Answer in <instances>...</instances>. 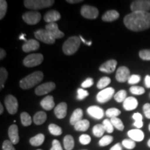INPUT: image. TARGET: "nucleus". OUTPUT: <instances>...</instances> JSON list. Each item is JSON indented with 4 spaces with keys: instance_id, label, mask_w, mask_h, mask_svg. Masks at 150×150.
Wrapping results in <instances>:
<instances>
[{
    "instance_id": "1",
    "label": "nucleus",
    "mask_w": 150,
    "mask_h": 150,
    "mask_svg": "<svg viewBox=\"0 0 150 150\" xmlns=\"http://www.w3.org/2000/svg\"><path fill=\"white\" fill-rule=\"evenodd\" d=\"M124 24L133 31H141L150 28V13L132 12L124 18Z\"/></svg>"
},
{
    "instance_id": "43",
    "label": "nucleus",
    "mask_w": 150,
    "mask_h": 150,
    "mask_svg": "<svg viewBox=\"0 0 150 150\" xmlns=\"http://www.w3.org/2000/svg\"><path fill=\"white\" fill-rule=\"evenodd\" d=\"M122 145L128 149H133L136 147V142L131 139H125L122 141Z\"/></svg>"
},
{
    "instance_id": "15",
    "label": "nucleus",
    "mask_w": 150,
    "mask_h": 150,
    "mask_svg": "<svg viewBox=\"0 0 150 150\" xmlns=\"http://www.w3.org/2000/svg\"><path fill=\"white\" fill-rule=\"evenodd\" d=\"M117 62L115 60L111 59L107 61L99 67V70L102 72L105 73H112L115 71Z\"/></svg>"
},
{
    "instance_id": "42",
    "label": "nucleus",
    "mask_w": 150,
    "mask_h": 150,
    "mask_svg": "<svg viewBox=\"0 0 150 150\" xmlns=\"http://www.w3.org/2000/svg\"><path fill=\"white\" fill-rule=\"evenodd\" d=\"M102 125L104 126V128L105 129V131L108 132V134H110L113 131V126H112L111 122L109 120L106 119L103 121Z\"/></svg>"
},
{
    "instance_id": "32",
    "label": "nucleus",
    "mask_w": 150,
    "mask_h": 150,
    "mask_svg": "<svg viewBox=\"0 0 150 150\" xmlns=\"http://www.w3.org/2000/svg\"><path fill=\"white\" fill-rule=\"evenodd\" d=\"M8 78V72L4 67H1L0 69V89H2L4 87V83Z\"/></svg>"
},
{
    "instance_id": "26",
    "label": "nucleus",
    "mask_w": 150,
    "mask_h": 150,
    "mask_svg": "<svg viewBox=\"0 0 150 150\" xmlns=\"http://www.w3.org/2000/svg\"><path fill=\"white\" fill-rule=\"evenodd\" d=\"M47 114L43 111H38L33 116V122L36 125H42L46 121Z\"/></svg>"
},
{
    "instance_id": "3",
    "label": "nucleus",
    "mask_w": 150,
    "mask_h": 150,
    "mask_svg": "<svg viewBox=\"0 0 150 150\" xmlns=\"http://www.w3.org/2000/svg\"><path fill=\"white\" fill-rule=\"evenodd\" d=\"M81 40L77 36L69 38L63 45V52L66 55H72L76 53L80 47Z\"/></svg>"
},
{
    "instance_id": "48",
    "label": "nucleus",
    "mask_w": 150,
    "mask_h": 150,
    "mask_svg": "<svg viewBox=\"0 0 150 150\" xmlns=\"http://www.w3.org/2000/svg\"><path fill=\"white\" fill-rule=\"evenodd\" d=\"M2 149L3 150H16L13 147V144L11 142V140H5L3 142L2 145Z\"/></svg>"
},
{
    "instance_id": "16",
    "label": "nucleus",
    "mask_w": 150,
    "mask_h": 150,
    "mask_svg": "<svg viewBox=\"0 0 150 150\" xmlns=\"http://www.w3.org/2000/svg\"><path fill=\"white\" fill-rule=\"evenodd\" d=\"M87 112L90 116L97 120L102 119L104 116V110L97 106H90V107L88 108Z\"/></svg>"
},
{
    "instance_id": "17",
    "label": "nucleus",
    "mask_w": 150,
    "mask_h": 150,
    "mask_svg": "<svg viewBox=\"0 0 150 150\" xmlns=\"http://www.w3.org/2000/svg\"><path fill=\"white\" fill-rule=\"evenodd\" d=\"M40 47V43L34 39H30L25 42L22 45V50L24 52H33L38 50Z\"/></svg>"
},
{
    "instance_id": "56",
    "label": "nucleus",
    "mask_w": 150,
    "mask_h": 150,
    "mask_svg": "<svg viewBox=\"0 0 150 150\" xmlns=\"http://www.w3.org/2000/svg\"><path fill=\"white\" fill-rule=\"evenodd\" d=\"M66 1L70 4H77L81 2V1H82V0H67Z\"/></svg>"
},
{
    "instance_id": "5",
    "label": "nucleus",
    "mask_w": 150,
    "mask_h": 150,
    "mask_svg": "<svg viewBox=\"0 0 150 150\" xmlns=\"http://www.w3.org/2000/svg\"><path fill=\"white\" fill-rule=\"evenodd\" d=\"M132 12L147 13L150 11V0H136L131 4Z\"/></svg>"
},
{
    "instance_id": "41",
    "label": "nucleus",
    "mask_w": 150,
    "mask_h": 150,
    "mask_svg": "<svg viewBox=\"0 0 150 150\" xmlns=\"http://www.w3.org/2000/svg\"><path fill=\"white\" fill-rule=\"evenodd\" d=\"M7 11V2L5 0L0 1V19L2 20L4 18Z\"/></svg>"
},
{
    "instance_id": "52",
    "label": "nucleus",
    "mask_w": 150,
    "mask_h": 150,
    "mask_svg": "<svg viewBox=\"0 0 150 150\" xmlns=\"http://www.w3.org/2000/svg\"><path fill=\"white\" fill-rule=\"evenodd\" d=\"M145 84L147 88H150V76L147 75L145 78Z\"/></svg>"
},
{
    "instance_id": "54",
    "label": "nucleus",
    "mask_w": 150,
    "mask_h": 150,
    "mask_svg": "<svg viewBox=\"0 0 150 150\" xmlns=\"http://www.w3.org/2000/svg\"><path fill=\"white\" fill-rule=\"evenodd\" d=\"M6 55V53L5 50L3 49H0V60L4 59Z\"/></svg>"
},
{
    "instance_id": "30",
    "label": "nucleus",
    "mask_w": 150,
    "mask_h": 150,
    "mask_svg": "<svg viewBox=\"0 0 150 150\" xmlns=\"http://www.w3.org/2000/svg\"><path fill=\"white\" fill-rule=\"evenodd\" d=\"M133 119L135 122L134 123V126L136 127L137 129H140L143 127V122H142V115L140 112H136L132 116Z\"/></svg>"
},
{
    "instance_id": "4",
    "label": "nucleus",
    "mask_w": 150,
    "mask_h": 150,
    "mask_svg": "<svg viewBox=\"0 0 150 150\" xmlns=\"http://www.w3.org/2000/svg\"><path fill=\"white\" fill-rule=\"evenodd\" d=\"M54 4V0H25L24 6L32 10H39L52 6Z\"/></svg>"
},
{
    "instance_id": "19",
    "label": "nucleus",
    "mask_w": 150,
    "mask_h": 150,
    "mask_svg": "<svg viewBox=\"0 0 150 150\" xmlns=\"http://www.w3.org/2000/svg\"><path fill=\"white\" fill-rule=\"evenodd\" d=\"M61 19V14L59 11L52 10L46 13L44 16V20L48 24L54 23Z\"/></svg>"
},
{
    "instance_id": "47",
    "label": "nucleus",
    "mask_w": 150,
    "mask_h": 150,
    "mask_svg": "<svg viewBox=\"0 0 150 150\" xmlns=\"http://www.w3.org/2000/svg\"><path fill=\"white\" fill-rule=\"evenodd\" d=\"M91 141V138L90 137L89 135L87 134H82L81 136L79 137V142L82 145H88V144Z\"/></svg>"
},
{
    "instance_id": "49",
    "label": "nucleus",
    "mask_w": 150,
    "mask_h": 150,
    "mask_svg": "<svg viewBox=\"0 0 150 150\" xmlns=\"http://www.w3.org/2000/svg\"><path fill=\"white\" fill-rule=\"evenodd\" d=\"M94 81L92 78H87L84 81L83 83H81L82 88H90L91 86L93 85Z\"/></svg>"
},
{
    "instance_id": "37",
    "label": "nucleus",
    "mask_w": 150,
    "mask_h": 150,
    "mask_svg": "<svg viewBox=\"0 0 150 150\" xmlns=\"http://www.w3.org/2000/svg\"><path fill=\"white\" fill-rule=\"evenodd\" d=\"M110 122H111L112 126H113L115 128H116L117 130L119 131H122L124 129V124L122 122L120 118L118 117H113L111 118L110 120Z\"/></svg>"
},
{
    "instance_id": "35",
    "label": "nucleus",
    "mask_w": 150,
    "mask_h": 150,
    "mask_svg": "<svg viewBox=\"0 0 150 150\" xmlns=\"http://www.w3.org/2000/svg\"><path fill=\"white\" fill-rule=\"evenodd\" d=\"M104 132L105 129L102 125H96L95 126H94L93 129V133L94 136L97 137V138L103 136Z\"/></svg>"
},
{
    "instance_id": "29",
    "label": "nucleus",
    "mask_w": 150,
    "mask_h": 150,
    "mask_svg": "<svg viewBox=\"0 0 150 150\" xmlns=\"http://www.w3.org/2000/svg\"><path fill=\"white\" fill-rule=\"evenodd\" d=\"M63 145L66 150H72L74 146V138L70 135H67L63 139Z\"/></svg>"
},
{
    "instance_id": "6",
    "label": "nucleus",
    "mask_w": 150,
    "mask_h": 150,
    "mask_svg": "<svg viewBox=\"0 0 150 150\" xmlns=\"http://www.w3.org/2000/svg\"><path fill=\"white\" fill-rule=\"evenodd\" d=\"M43 61V56L41 54H32L24 58L23 63L27 67H33L40 65Z\"/></svg>"
},
{
    "instance_id": "12",
    "label": "nucleus",
    "mask_w": 150,
    "mask_h": 150,
    "mask_svg": "<svg viewBox=\"0 0 150 150\" xmlns=\"http://www.w3.org/2000/svg\"><path fill=\"white\" fill-rule=\"evenodd\" d=\"M130 71L126 66H121L117 69L115 74V79L118 82L124 83L125 81H128L130 77Z\"/></svg>"
},
{
    "instance_id": "2",
    "label": "nucleus",
    "mask_w": 150,
    "mask_h": 150,
    "mask_svg": "<svg viewBox=\"0 0 150 150\" xmlns=\"http://www.w3.org/2000/svg\"><path fill=\"white\" fill-rule=\"evenodd\" d=\"M43 79V73L40 71H37L31 73L22 79L20 82V88L24 90L29 89L40 83Z\"/></svg>"
},
{
    "instance_id": "50",
    "label": "nucleus",
    "mask_w": 150,
    "mask_h": 150,
    "mask_svg": "<svg viewBox=\"0 0 150 150\" xmlns=\"http://www.w3.org/2000/svg\"><path fill=\"white\" fill-rule=\"evenodd\" d=\"M50 150H63L61 143L58 140H54L52 141V147Z\"/></svg>"
},
{
    "instance_id": "11",
    "label": "nucleus",
    "mask_w": 150,
    "mask_h": 150,
    "mask_svg": "<svg viewBox=\"0 0 150 150\" xmlns=\"http://www.w3.org/2000/svg\"><path fill=\"white\" fill-rule=\"evenodd\" d=\"M115 90L112 88H107L103 89L97 95V100L99 103H106L108 102L113 96Z\"/></svg>"
},
{
    "instance_id": "61",
    "label": "nucleus",
    "mask_w": 150,
    "mask_h": 150,
    "mask_svg": "<svg viewBox=\"0 0 150 150\" xmlns=\"http://www.w3.org/2000/svg\"><path fill=\"white\" fill-rule=\"evenodd\" d=\"M37 150H42V149H37Z\"/></svg>"
},
{
    "instance_id": "58",
    "label": "nucleus",
    "mask_w": 150,
    "mask_h": 150,
    "mask_svg": "<svg viewBox=\"0 0 150 150\" xmlns=\"http://www.w3.org/2000/svg\"><path fill=\"white\" fill-rule=\"evenodd\" d=\"M4 112V108L2 104H0V114H2Z\"/></svg>"
},
{
    "instance_id": "34",
    "label": "nucleus",
    "mask_w": 150,
    "mask_h": 150,
    "mask_svg": "<svg viewBox=\"0 0 150 150\" xmlns=\"http://www.w3.org/2000/svg\"><path fill=\"white\" fill-rule=\"evenodd\" d=\"M48 129L50 134L54 135V136H60L62 134V129L55 124H50L49 125Z\"/></svg>"
},
{
    "instance_id": "51",
    "label": "nucleus",
    "mask_w": 150,
    "mask_h": 150,
    "mask_svg": "<svg viewBox=\"0 0 150 150\" xmlns=\"http://www.w3.org/2000/svg\"><path fill=\"white\" fill-rule=\"evenodd\" d=\"M143 112L145 117L150 119V104L149 103H147L143 106Z\"/></svg>"
},
{
    "instance_id": "22",
    "label": "nucleus",
    "mask_w": 150,
    "mask_h": 150,
    "mask_svg": "<svg viewBox=\"0 0 150 150\" xmlns=\"http://www.w3.org/2000/svg\"><path fill=\"white\" fill-rule=\"evenodd\" d=\"M138 102L134 97H129L123 102V107L126 110H133L138 107Z\"/></svg>"
},
{
    "instance_id": "40",
    "label": "nucleus",
    "mask_w": 150,
    "mask_h": 150,
    "mask_svg": "<svg viewBox=\"0 0 150 150\" xmlns=\"http://www.w3.org/2000/svg\"><path fill=\"white\" fill-rule=\"evenodd\" d=\"M129 91H130L131 93L136 95H141L142 94L145 93V88H142V86H131L130 89H129Z\"/></svg>"
},
{
    "instance_id": "44",
    "label": "nucleus",
    "mask_w": 150,
    "mask_h": 150,
    "mask_svg": "<svg viewBox=\"0 0 150 150\" xmlns=\"http://www.w3.org/2000/svg\"><path fill=\"white\" fill-rule=\"evenodd\" d=\"M139 56L144 61H150V50H142L139 52Z\"/></svg>"
},
{
    "instance_id": "36",
    "label": "nucleus",
    "mask_w": 150,
    "mask_h": 150,
    "mask_svg": "<svg viewBox=\"0 0 150 150\" xmlns=\"http://www.w3.org/2000/svg\"><path fill=\"white\" fill-rule=\"evenodd\" d=\"M110 83V79L108 76H104V77L101 78L98 83L97 84V88L99 89H104L105 87L108 86Z\"/></svg>"
},
{
    "instance_id": "18",
    "label": "nucleus",
    "mask_w": 150,
    "mask_h": 150,
    "mask_svg": "<svg viewBox=\"0 0 150 150\" xmlns=\"http://www.w3.org/2000/svg\"><path fill=\"white\" fill-rule=\"evenodd\" d=\"M67 105L65 102L60 103L54 108V114L59 119H63L67 115Z\"/></svg>"
},
{
    "instance_id": "57",
    "label": "nucleus",
    "mask_w": 150,
    "mask_h": 150,
    "mask_svg": "<svg viewBox=\"0 0 150 150\" xmlns=\"http://www.w3.org/2000/svg\"><path fill=\"white\" fill-rule=\"evenodd\" d=\"M24 36H26V35H24V34H23V33H22V34L20 35V37H19V39H20V40H25L26 42H27V40L26 39V38Z\"/></svg>"
},
{
    "instance_id": "9",
    "label": "nucleus",
    "mask_w": 150,
    "mask_h": 150,
    "mask_svg": "<svg viewBox=\"0 0 150 150\" xmlns=\"http://www.w3.org/2000/svg\"><path fill=\"white\" fill-rule=\"evenodd\" d=\"M81 14L83 18L93 20L97 18L99 15L98 9L90 5H83L81 9Z\"/></svg>"
},
{
    "instance_id": "59",
    "label": "nucleus",
    "mask_w": 150,
    "mask_h": 150,
    "mask_svg": "<svg viewBox=\"0 0 150 150\" xmlns=\"http://www.w3.org/2000/svg\"><path fill=\"white\" fill-rule=\"evenodd\" d=\"M147 145H148V147H150V139L148 140V142H147Z\"/></svg>"
},
{
    "instance_id": "33",
    "label": "nucleus",
    "mask_w": 150,
    "mask_h": 150,
    "mask_svg": "<svg viewBox=\"0 0 150 150\" xmlns=\"http://www.w3.org/2000/svg\"><path fill=\"white\" fill-rule=\"evenodd\" d=\"M127 93V91H125V90H121V91H118L117 93L114 95V98H115V100L118 103L124 102L125 100L126 99Z\"/></svg>"
},
{
    "instance_id": "25",
    "label": "nucleus",
    "mask_w": 150,
    "mask_h": 150,
    "mask_svg": "<svg viewBox=\"0 0 150 150\" xmlns=\"http://www.w3.org/2000/svg\"><path fill=\"white\" fill-rule=\"evenodd\" d=\"M82 117H83V110L81 108H76V110H74L72 116H71L70 120V124L74 126L76 123L82 120Z\"/></svg>"
},
{
    "instance_id": "46",
    "label": "nucleus",
    "mask_w": 150,
    "mask_h": 150,
    "mask_svg": "<svg viewBox=\"0 0 150 150\" xmlns=\"http://www.w3.org/2000/svg\"><path fill=\"white\" fill-rule=\"evenodd\" d=\"M140 76L138 74H132L131 75L128 80V83L131 85H135V84L139 83L140 81Z\"/></svg>"
},
{
    "instance_id": "20",
    "label": "nucleus",
    "mask_w": 150,
    "mask_h": 150,
    "mask_svg": "<svg viewBox=\"0 0 150 150\" xmlns=\"http://www.w3.org/2000/svg\"><path fill=\"white\" fill-rule=\"evenodd\" d=\"M8 136L10 138L11 142H12L13 145H16L18 144L20 140L19 138V134H18V127L16 125H13L10 126L8 129Z\"/></svg>"
},
{
    "instance_id": "14",
    "label": "nucleus",
    "mask_w": 150,
    "mask_h": 150,
    "mask_svg": "<svg viewBox=\"0 0 150 150\" xmlns=\"http://www.w3.org/2000/svg\"><path fill=\"white\" fill-rule=\"evenodd\" d=\"M45 29L55 39L62 38L64 36V33L60 31L59 27H58V24L56 22L47 24L45 26Z\"/></svg>"
},
{
    "instance_id": "13",
    "label": "nucleus",
    "mask_w": 150,
    "mask_h": 150,
    "mask_svg": "<svg viewBox=\"0 0 150 150\" xmlns=\"http://www.w3.org/2000/svg\"><path fill=\"white\" fill-rule=\"evenodd\" d=\"M56 84L53 82H47L42 83V85L38 86L35 90V93L37 95H44L55 89Z\"/></svg>"
},
{
    "instance_id": "60",
    "label": "nucleus",
    "mask_w": 150,
    "mask_h": 150,
    "mask_svg": "<svg viewBox=\"0 0 150 150\" xmlns=\"http://www.w3.org/2000/svg\"><path fill=\"white\" fill-rule=\"evenodd\" d=\"M149 130L150 131V124H149Z\"/></svg>"
},
{
    "instance_id": "21",
    "label": "nucleus",
    "mask_w": 150,
    "mask_h": 150,
    "mask_svg": "<svg viewBox=\"0 0 150 150\" xmlns=\"http://www.w3.org/2000/svg\"><path fill=\"white\" fill-rule=\"evenodd\" d=\"M128 136L130 139L133 140L135 142H140L143 140L145 138V135L142 131L140 130L139 129H131L128 131Z\"/></svg>"
},
{
    "instance_id": "8",
    "label": "nucleus",
    "mask_w": 150,
    "mask_h": 150,
    "mask_svg": "<svg viewBox=\"0 0 150 150\" xmlns=\"http://www.w3.org/2000/svg\"><path fill=\"white\" fill-rule=\"evenodd\" d=\"M4 103L7 111L11 115L16 114L18 110V102L13 95H8L6 97Z\"/></svg>"
},
{
    "instance_id": "39",
    "label": "nucleus",
    "mask_w": 150,
    "mask_h": 150,
    "mask_svg": "<svg viewBox=\"0 0 150 150\" xmlns=\"http://www.w3.org/2000/svg\"><path fill=\"white\" fill-rule=\"evenodd\" d=\"M113 140V138L111 136H103L101 140H99V145L101 147H105V146H107L109 144L111 143Z\"/></svg>"
},
{
    "instance_id": "45",
    "label": "nucleus",
    "mask_w": 150,
    "mask_h": 150,
    "mask_svg": "<svg viewBox=\"0 0 150 150\" xmlns=\"http://www.w3.org/2000/svg\"><path fill=\"white\" fill-rule=\"evenodd\" d=\"M88 95L89 93L87 91H85L83 88H79L77 90V97H76V99L78 100H83Z\"/></svg>"
},
{
    "instance_id": "38",
    "label": "nucleus",
    "mask_w": 150,
    "mask_h": 150,
    "mask_svg": "<svg viewBox=\"0 0 150 150\" xmlns=\"http://www.w3.org/2000/svg\"><path fill=\"white\" fill-rule=\"evenodd\" d=\"M121 114V111L119 109L116 108H108L106 111V115L108 117H110V119L113 117H117L118 115Z\"/></svg>"
},
{
    "instance_id": "10",
    "label": "nucleus",
    "mask_w": 150,
    "mask_h": 150,
    "mask_svg": "<svg viewBox=\"0 0 150 150\" xmlns=\"http://www.w3.org/2000/svg\"><path fill=\"white\" fill-rule=\"evenodd\" d=\"M22 19L26 23L30 25L36 24L40 21L41 15L38 11H30L23 14Z\"/></svg>"
},
{
    "instance_id": "27",
    "label": "nucleus",
    "mask_w": 150,
    "mask_h": 150,
    "mask_svg": "<svg viewBox=\"0 0 150 150\" xmlns=\"http://www.w3.org/2000/svg\"><path fill=\"white\" fill-rule=\"evenodd\" d=\"M44 141H45V136L44 134H37L36 136H33V138H31L29 140L30 144L33 146H35V147H38V146L42 145V143L44 142Z\"/></svg>"
},
{
    "instance_id": "23",
    "label": "nucleus",
    "mask_w": 150,
    "mask_h": 150,
    "mask_svg": "<svg viewBox=\"0 0 150 150\" xmlns=\"http://www.w3.org/2000/svg\"><path fill=\"white\" fill-rule=\"evenodd\" d=\"M120 17L119 13L115 10H110L106 11L105 13L103 15L102 19L104 22H113L117 20Z\"/></svg>"
},
{
    "instance_id": "31",
    "label": "nucleus",
    "mask_w": 150,
    "mask_h": 150,
    "mask_svg": "<svg viewBox=\"0 0 150 150\" xmlns=\"http://www.w3.org/2000/svg\"><path fill=\"white\" fill-rule=\"evenodd\" d=\"M21 122L22 125L24 127H28L31 125L32 120H31V116L27 112H23L21 113Z\"/></svg>"
},
{
    "instance_id": "53",
    "label": "nucleus",
    "mask_w": 150,
    "mask_h": 150,
    "mask_svg": "<svg viewBox=\"0 0 150 150\" xmlns=\"http://www.w3.org/2000/svg\"><path fill=\"white\" fill-rule=\"evenodd\" d=\"M110 150H122V148L120 144L117 143L114 146H112V147L110 148Z\"/></svg>"
},
{
    "instance_id": "24",
    "label": "nucleus",
    "mask_w": 150,
    "mask_h": 150,
    "mask_svg": "<svg viewBox=\"0 0 150 150\" xmlns=\"http://www.w3.org/2000/svg\"><path fill=\"white\" fill-rule=\"evenodd\" d=\"M41 106L46 110H50L54 108L55 103L54 101V97L51 95H48L45 97L40 102Z\"/></svg>"
},
{
    "instance_id": "28",
    "label": "nucleus",
    "mask_w": 150,
    "mask_h": 150,
    "mask_svg": "<svg viewBox=\"0 0 150 150\" xmlns=\"http://www.w3.org/2000/svg\"><path fill=\"white\" fill-rule=\"evenodd\" d=\"M75 130L78 131H85L88 129L90 127V122L87 120H82L74 125Z\"/></svg>"
},
{
    "instance_id": "7",
    "label": "nucleus",
    "mask_w": 150,
    "mask_h": 150,
    "mask_svg": "<svg viewBox=\"0 0 150 150\" xmlns=\"http://www.w3.org/2000/svg\"><path fill=\"white\" fill-rule=\"evenodd\" d=\"M34 35L35 38L46 44H54L56 40V39L54 38L46 29H38V31H35Z\"/></svg>"
},
{
    "instance_id": "55",
    "label": "nucleus",
    "mask_w": 150,
    "mask_h": 150,
    "mask_svg": "<svg viewBox=\"0 0 150 150\" xmlns=\"http://www.w3.org/2000/svg\"><path fill=\"white\" fill-rule=\"evenodd\" d=\"M79 38H80V40H81L82 42H83L84 43V44L87 45H91V44H92V41H89V42H87V41L84 40V39L83 38V37H82L81 35H80Z\"/></svg>"
}]
</instances>
